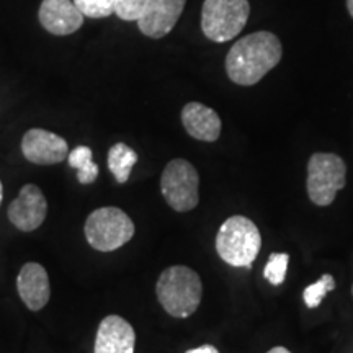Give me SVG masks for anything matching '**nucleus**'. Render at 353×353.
Instances as JSON below:
<instances>
[{
	"mask_svg": "<svg viewBox=\"0 0 353 353\" xmlns=\"http://www.w3.org/2000/svg\"><path fill=\"white\" fill-rule=\"evenodd\" d=\"M283 46L270 32H255L237 39L226 56V72L234 83L250 87L275 69L281 61Z\"/></svg>",
	"mask_w": 353,
	"mask_h": 353,
	"instance_id": "obj_1",
	"label": "nucleus"
},
{
	"mask_svg": "<svg viewBox=\"0 0 353 353\" xmlns=\"http://www.w3.org/2000/svg\"><path fill=\"white\" fill-rule=\"evenodd\" d=\"M156 294L167 314L176 319H187L195 314L201 303V278L190 267L174 265L161 273Z\"/></svg>",
	"mask_w": 353,
	"mask_h": 353,
	"instance_id": "obj_2",
	"label": "nucleus"
},
{
	"mask_svg": "<svg viewBox=\"0 0 353 353\" xmlns=\"http://www.w3.org/2000/svg\"><path fill=\"white\" fill-rule=\"evenodd\" d=\"M262 247V236L252 219L231 216L221 224L216 236V252L231 267L250 268Z\"/></svg>",
	"mask_w": 353,
	"mask_h": 353,
	"instance_id": "obj_3",
	"label": "nucleus"
},
{
	"mask_svg": "<svg viewBox=\"0 0 353 353\" xmlns=\"http://www.w3.org/2000/svg\"><path fill=\"white\" fill-rule=\"evenodd\" d=\"M87 242L100 252H113L134 236V223L120 208L105 206L92 211L85 221Z\"/></svg>",
	"mask_w": 353,
	"mask_h": 353,
	"instance_id": "obj_4",
	"label": "nucleus"
},
{
	"mask_svg": "<svg viewBox=\"0 0 353 353\" xmlns=\"http://www.w3.org/2000/svg\"><path fill=\"white\" fill-rule=\"evenodd\" d=\"M249 15V0H205L201 30L214 43L231 41L244 30Z\"/></svg>",
	"mask_w": 353,
	"mask_h": 353,
	"instance_id": "obj_5",
	"label": "nucleus"
},
{
	"mask_svg": "<svg viewBox=\"0 0 353 353\" xmlns=\"http://www.w3.org/2000/svg\"><path fill=\"white\" fill-rule=\"evenodd\" d=\"M347 165L337 154L316 152L307 162V195L317 206H329L345 187Z\"/></svg>",
	"mask_w": 353,
	"mask_h": 353,
	"instance_id": "obj_6",
	"label": "nucleus"
},
{
	"mask_svg": "<svg viewBox=\"0 0 353 353\" xmlns=\"http://www.w3.org/2000/svg\"><path fill=\"white\" fill-rule=\"evenodd\" d=\"M200 175L185 159H174L165 165L161 176V192L167 205L176 213L195 210L200 201Z\"/></svg>",
	"mask_w": 353,
	"mask_h": 353,
	"instance_id": "obj_7",
	"label": "nucleus"
},
{
	"mask_svg": "<svg viewBox=\"0 0 353 353\" xmlns=\"http://www.w3.org/2000/svg\"><path fill=\"white\" fill-rule=\"evenodd\" d=\"M48 214V201L38 185L26 183L19 196L8 206V219L17 229L32 232L44 223Z\"/></svg>",
	"mask_w": 353,
	"mask_h": 353,
	"instance_id": "obj_8",
	"label": "nucleus"
},
{
	"mask_svg": "<svg viewBox=\"0 0 353 353\" xmlns=\"http://www.w3.org/2000/svg\"><path fill=\"white\" fill-rule=\"evenodd\" d=\"M21 152L26 161L38 165H52L63 162L69 156L68 141L54 132L33 128L23 134Z\"/></svg>",
	"mask_w": 353,
	"mask_h": 353,
	"instance_id": "obj_9",
	"label": "nucleus"
},
{
	"mask_svg": "<svg viewBox=\"0 0 353 353\" xmlns=\"http://www.w3.org/2000/svg\"><path fill=\"white\" fill-rule=\"evenodd\" d=\"M187 0H149L138 26L141 33L152 39H161L169 34L182 17Z\"/></svg>",
	"mask_w": 353,
	"mask_h": 353,
	"instance_id": "obj_10",
	"label": "nucleus"
},
{
	"mask_svg": "<svg viewBox=\"0 0 353 353\" xmlns=\"http://www.w3.org/2000/svg\"><path fill=\"white\" fill-rule=\"evenodd\" d=\"M38 19L43 28L56 37L76 33L83 23V15L74 0H43Z\"/></svg>",
	"mask_w": 353,
	"mask_h": 353,
	"instance_id": "obj_11",
	"label": "nucleus"
},
{
	"mask_svg": "<svg viewBox=\"0 0 353 353\" xmlns=\"http://www.w3.org/2000/svg\"><path fill=\"white\" fill-rule=\"evenodd\" d=\"M17 290L30 311H41L51 298L50 276L46 268L37 262L25 263L17 276Z\"/></svg>",
	"mask_w": 353,
	"mask_h": 353,
	"instance_id": "obj_12",
	"label": "nucleus"
},
{
	"mask_svg": "<svg viewBox=\"0 0 353 353\" xmlns=\"http://www.w3.org/2000/svg\"><path fill=\"white\" fill-rule=\"evenodd\" d=\"M136 332L121 316L103 317L97 330L95 353H134Z\"/></svg>",
	"mask_w": 353,
	"mask_h": 353,
	"instance_id": "obj_13",
	"label": "nucleus"
},
{
	"mask_svg": "<svg viewBox=\"0 0 353 353\" xmlns=\"http://www.w3.org/2000/svg\"><path fill=\"white\" fill-rule=\"evenodd\" d=\"M183 128L192 138L203 143H214L221 134V118L213 108L198 101H190L182 110Z\"/></svg>",
	"mask_w": 353,
	"mask_h": 353,
	"instance_id": "obj_14",
	"label": "nucleus"
},
{
	"mask_svg": "<svg viewBox=\"0 0 353 353\" xmlns=\"http://www.w3.org/2000/svg\"><path fill=\"white\" fill-rule=\"evenodd\" d=\"M138 162V154L125 143H117L108 151V169L118 183L130 180L132 167Z\"/></svg>",
	"mask_w": 353,
	"mask_h": 353,
	"instance_id": "obj_15",
	"label": "nucleus"
},
{
	"mask_svg": "<svg viewBox=\"0 0 353 353\" xmlns=\"http://www.w3.org/2000/svg\"><path fill=\"white\" fill-rule=\"evenodd\" d=\"M68 162L72 169L77 170L79 183L90 185L99 179V165L94 162V152L87 145H79L69 152Z\"/></svg>",
	"mask_w": 353,
	"mask_h": 353,
	"instance_id": "obj_16",
	"label": "nucleus"
},
{
	"mask_svg": "<svg viewBox=\"0 0 353 353\" xmlns=\"http://www.w3.org/2000/svg\"><path fill=\"white\" fill-rule=\"evenodd\" d=\"M335 290V278L332 275H322L319 281L309 285L303 293V299L309 309H314L322 303L329 291Z\"/></svg>",
	"mask_w": 353,
	"mask_h": 353,
	"instance_id": "obj_17",
	"label": "nucleus"
},
{
	"mask_svg": "<svg viewBox=\"0 0 353 353\" xmlns=\"http://www.w3.org/2000/svg\"><path fill=\"white\" fill-rule=\"evenodd\" d=\"M74 3L88 19H107L117 8V0H74Z\"/></svg>",
	"mask_w": 353,
	"mask_h": 353,
	"instance_id": "obj_18",
	"label": "nucleus"
},
{
	"mask_svg": "<svg viewBox=\"0 0 353 353\" xmlns=\"http://www.w3.org/2000/svg\"><path fill=\"white\" fill-rule=\"evenodd\" d=\"M290 255L288 254H272L268 257V262L265 265L263 276L267 278L268 283L273 286L281 285L285 281L286 270H288Z\"/></svg>",
	"mask_w": 353,
	"mask_h": 353,
	"instance_id": "obj_19",
	"label": "nucleus"
},
{
	"mask_svg": "<svg viewBox=\"0 0 353 353\" xmlns=\"http://www.w3.org/2000/svg\"><path fill=\"white\" fill-rule=\"evenodd\" d=\"M149 0H117L114 13L125 21H138Z\"/></svg>",
	"mask_w": 353,
	"mask_h": 353,
	"instance_id": "obj_20",
	"label": "nucleus"
},
{
	"mask_svg": "<svg viewBox=\"0 0 353 353\" xmlns=\"http://www.w3.org/2000/svg\"><path fill=\"white\" fill-rule=\"evenodd\" d=\"M185 353H219V350L213 345H201L198 348H192V350H187Z\"/></svg>",
	"mask_w": 353,
	"mask_h": 353,
	"instance_id": "obj_21",
	"label": "nucleus"
},
{
	"mask_svg": "<svg viewBox=\"0 0 353 353\" xmlns=\"http://www.w3.org/2000/svg\"><path fill=\"white\" fill-rule=\"evenodd\" d=\"M267 353H291L288 348H285V347H273L272 350H268Z\"/></svg>",
	"mask_w": 353,
	"mask_h": 353,
	"instance_id": "obj_22",
	"label": "nucleus"
},
{
	"mask_svg": "<svg viewBox=\"0 0 353 353\" xmlns=\"http://www.w3.org/2000/svg\"><path fill=\"white\" fill-rule=\"evenodd\" d=\"M347 8H348V13H350V17L353 19V0H347Z\"/></svg>",
	"mask_w": 353,
	"mask_h": 353,
	"instance_id": "obj_23",
	"label": "nucleus"
},
{
	"mask_svg": "<svg viewBox=\"0 0 353 353\" xmlns=\"http://www.w3.org/2000/svg\"><path fill=\"white\" fill-rule=\"evenodd\" d=\"M2 198H3V187H2V182H0V205H2Z\"/></svg>",
	"mask_w": 353,
	"mask_h": 353,
	"instance_id": "obj_24",
	"label": "nucleus"
},
{
	"mask_svg": "<svg viewBox=\"0 0 353 353\" xmlns=\"http://www.w3.org/2000/svg\"><path fill=\"white\" fill-rule=\"evenodd\" d=\"M352 294H353V286H352Z\"/></svg>",
	"mask_w": 353,
	"mask_h": 353,
	"instance_id": "obj_25",
	"label": "nucleus"
}]
</instances>
